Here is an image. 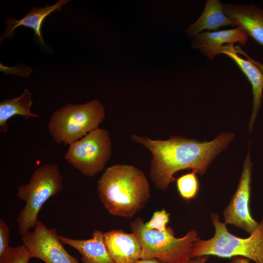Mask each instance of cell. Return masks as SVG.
I'll return each mask as SVG.
<instances>
[{
	"mask_svg": "<svg viewBox=\"0 0 263 263\" xmlns=\"http://www.w3.org/2000/svg\"><path fill=\"white\" fill-rule=\"evenodd\" d=\"M234 136L233 132H222L212 141L204 142L176 135L167 140H152L132 134L131 139L151 152L150 178L155 188L166 190L176 180L174 174L179 170L190 169L203 175L212 160L227 148Z\"/></svg>",
	"mask_w": 263,
	"mask_h": 263,
	"instance_id": "6da1fadb",
	"label": "cell"
},
{
	"mask_svg": "<svg viewBox=\"0 0 263 263\" xmlns=\"http://www.w3.org/2000/svg\"><path fill=\"white\" fill-rule=\"evenodd\" d=\"M102 204L112 215L132 218L146 205L150 186L144 173L136 167L116 164L107 168L97 182Z\"/></svg>",
	"mask_w": 263,
	"mask_h": 263,
	"instance_id": "7a4b0ae2",
	"label": "cell"
},
{
	"mask_svg": "<svg viewBox=\"0 0 263 263\" xmlns=\"http://www.w3.org/2000/svg\"><path fill=\"white\" fill-rule=\"evenodd\" d=\"M210 216L214 235L208 240L199 238L195 244L191 258L203 255L224 258L242 256L255 263H263V218L248 237L242 238L229 232L217 214L212 213Z\"/></svg>",
	"mask_w": 263,
	"mask_h": 263,
	"instance_id": "3957f363",
	"label": "cell"
},
{
	"mask_svg": "<svg viewBox=\"0 0 263 263\" xmlns=\"http://www.w3.org/2000/svg\"><path fill=\"white\" fill-rule=\"evenodd\" d=\"M144 224L138 217L130 224L132 232L140 242L142 259H155L161 263H185L191 258L195 244L199 239L195 230L178 238L170 227L166 231H160L148 229Z\"/></svg>",
	"mask_w": 263,
	"mask_h": 263,
	"instance_id": "277c9868",
	"label": "cell"
},
{
	"mask_svg": "<svg viewBox=\"0 0 263 263\" xmlns=\"http://www.w3.org/2000/svg\"><path fill=\"white\" fill-rule=\"evenodd\" d=\"M62 188L63 177L55 164L39 166L34 170L27 184L18 187L17 196L25 203L17 218L21 236L35 227L38 212L44 204Z\"/></svg>",
	"mask_w": 263,
	"mask_h": 263,
	"instance_id": "5b68a950",
	"label": "cell"
},
{
	"mask_svg": "<svg viewBox=\"0 0 263 263\" xmlns=\"http://www.w3.org/2000/svg\"><path fill=\"white\" fill-rule=\"evenodd\" d=\"M105 117V108L98 99L85 104L68 103L52 113L49 132L56 143L69 145L99 128Z\"/></svg>",
	"mask_w": 263,
	"mask_h": 263,
	"instance_id": "8992f818",
	"label": "cell"
},
{
	"mask_svg": "<svg viewBox=\"0 0 263 263\" xmlns=\"http://www.w3.org/2000/svg\"><path fill=\"white\" fill-rule=\"evenodd\" d=\"M111 155L110 133L97 128L70 144L64 159L83 175L93 177L104 169Z\"/></svg>",
	"mask_w": 263,
	"mask_h": 263,
	"instance_id": "52a82bcc",
	"label": "cell"
},
{
	"mask_svg": "<svg viewBox=\"0 0 263 263\" xmlns=\"http://www.w3.org/2000/svg\"><path fill=\"white\" fill-rule=\"evenodd\" d=\"M22 244L32 258L45 263H79L64 248L59 234L54 228H48L38 220L33 232L21 236Z\"/></svg>",
	"mask_w": 263,
	"mask_h": 263,
	"instance_id": "ba28073f",
	"label": "cell"
},
{
	"mask_svg": "<svg viewBox=\"0 0 263 263\" xmlns=\"http://www.w3.org/2000/svg\"><path fill=\"white\" fill-rule=\"evenodd\" d=\"M252 169V163L248 152L244 163L237 190L223 212L226 225H233L250 235L259 224L252 217L250 211Z\"/></svg>",
	"mask_w": 263,
	"mask_h": 263,
	"instance_id": "9c48e42d",
	"label": "cell"
},
{
	"mask_svg": "<svg viewBox=\"0 0 263 263\" xmlns=\"http://www.w3.org/2000/svg\"><path fill=\"white\" fill-rule=\"evenodd\" d=\"M108 251L115 263H134L142 259L140 242L132 232L112 229L103 233Z\"/></svg>",
	"mask_w": 263,
	"mask_h": 263,
	"instance_id": "30bf717a",
	"label": "cell"
},
{
	"mask_svg": "<svg viewBox=\"0 0 263 263\" xmlns=\"http://www.w3.org/2000/svg\"><path fill=\"white\" fill-rule=\"evenodd\" d=\"M247 40L245 31L238 26L229 30L202 32L193 37L191 44L194 49H198L211 60L220 54L224 45L238 42L244 46Z\"/></svg>",
	"mask_w": 263,
	"mask_h": 263,
	"instance_id": "8fae6325",
	"label": "cell"
},
{
	"mask_svg": "<svg viewBox=\"0 0 263 263\" xmlns=\"http://www.w3.org/2000/svg\"><path fill=\"white\" fill-rule=\"evenodd\" d=\"M225 15L263 46V9L253 4H223Z\"/></svg>",
	"mask_w": 263,
	"mask_h": 263,
	"instance_id": "7c38bea8",
	"label": "cell"
},
{
	"mask_svg": "<svg viewBox=\"0 0 263 263\" xmlns=\"http://www.w3.org/2000/svg\"><path fill=\"white\" fill-rule=\"evenodd\" d=\"M233 44H228L224 45L221 50L220 54H225L233 60L251 85L253 93V108L248 125V129L250 134L262 104L263 96V73L252 63L239 56L235 51Z\"/></svg>",
	"mask_w": 263,
	"mask_h": 263,
	"instance_id": "4fadbf2b",
	"label": "cell"
},
{
	"mask_svg": "<svg viewBox=\"0 0 263 263\" xmlns=\"http://www.w3.org/2000/svg\"><path fill=\"white\" fill-rule=\"evenodd\" d=\"M68 0H60L52 5H47L45 7H35L22 19L17 20L14 18L7 19L6 28L0 38L1 42L4 39L14 37V31L19 26L30 28L34 31V36L41 46L45 43L41 35V26L44 19L52 13L60 11L62 7L68 2Z\"/></svg>",
	"mask_w": 263,
	"mask_h": 263,
	"instance_id": "5bb4252c",
	"label": "cell"
},
{
	"mask_svg": "<svg viewBox=\"0 0 263 263\" xmlns=\"http://www.w3.org/2000/svg\"><path fill=\"white\" fill-rule=\"evenodd\" d=\"M59 238L63 244L79 252L83 263H115L108 251L101 230H94L91 238L86 240L74 239L61 235Z\"/></svg>",
	"mask_w": 263,
	"mask_h": 263,
	"instance_id": "9a60e30c",
	"label": "cell"
},
{
	"mask_svg": "<svg viewBox=\"0 0 263 263\" xmlns=\"http://www.w3.org/2000/svg\"><path fill=\"white\" fill-rule=\"evenodd\" d=\"M228 25L236 26L225 13L223 4L219 0H207L202 14L186 33L188 36L194 37L204 30H215Z\"/></svg>",
	"mask_w": 263,
	"mask_h": 263,
	"instance_id": "2e32d148",
	"label": "cell"
},
{
	"mask_svg": "<svg viewBox=\"0 0 263 263\" xmlns=\"http://www.w3.org/2000/svg\"><path fill=\"white\" fill-rule=\"evenodd\" d=\"M33 104L31 93L26 88L17 97L5 99L0 103V132H6L8 129L7 121L15 115H21L27 120L30 117L40 116L30 110Z\"/></svg>",
	"mask_w": 263,
	"mask_h": 263,
	"instance_id": "e0dca14e",
	"label": "cell"
},
{
	"mask_svg": "<svg viewBox=\"0 0 263 263\" xmlns=\"http://www.w3.org/2000/svg\"><path fill=\"white\" fill-rule=\"evenodd\" d=\"M196 173V171H192L176 179L178 191L181 197L186 200L194 199L198 193L199 184Z\"/></svg>",
	"mask_w": 263,
	"mask_h": 263,
	"instance_id": "ac0fdd59",
	"label": "cell"
},
{
	"mask_svg": "<svg viewBox=\"0 0 263 263\" xmlns=\"http://www.w3.org/2000/svg\"><path fill=\"white\" fill-rule=\"evenodd\" d=\"M31 258L28 250L22 244L10 247L5 254L0 256V263H28Z\"/></svg>",
	"mask_w": 263,
	"mask_h": 263,
	"instance_id": "d6986e66",
	"label": "cell"
},
{
	"mask_svg": "<svg viewBox=\"0 0 263 263\" xmlns=\"http://www.w3.org/2000/svg\"><path fill=\"white\" fill-rule=\"evenodd\" d=\"M169 219V214L166 210L162 209L155 211L150 220L145 223L144 225L150 229L166 231L170 227L167 226Z\"/></svg>",
	"mask_w": 263,
	"mask_h": 263,
	"instance_id": "ffe728a7",
	"label": "cell"
},
{
	"mask_svg": "<svg viewBox=\"0 0 263 263\" xmlns=\"http://www.w3.org/2000/svg\"><path fill=\"white\" fill-rule=\"evenodd\" d=\"M10 229L7 224L2 219H0V256L5 254L11 246H9Z\"/></svg>",
	"mask_w": 263,
	"mask_h": 263,
	"instance_id": "44dd1931",
	"label": "cell"
},
{
	"mask_svg": "<svg viewBox=\"0 0 263 263\" xmlns=\"http://www.w3.org/2000/svg\"><path fill=\"white\" fill-rule=\"evenodd\" d=\"M234 48H235V51L238 54L242 55L243 56H244L246 58L247 60H249L250 62H251L255 66H256L263 73V64L251 58L248 55L246 54L245 52H244L241 49L240 46L239 45L235 46L234 47Z\"/></svg>",
	"mask_w": 263,
	"mask_h": 263,
	"instance_id": "7402d4cb",
	"label": "cell"
},
{
	"mask_svg": "<svg viewBox=\"0 0 263 263\" xmlns=\"http://www.w3.org/2000/svg\"><path fill=\"white\" fill-rule=\"evenodd\" d=\"M208 258L209 256L207 255L197 256L191 258L185 263H206Z\"/></svg>",
	"mask_w": 263,
	"mask_h": 263,
	"instance_id": "603a6c76",
	"label": "cell"
},
{
	"mask_svg": "<svg viewBox=\"0 0 263 263\" xmlns=\"http://www.w3.org/2000/svg\"><path fill=\"white\" fill-rule=\"evenodd\" d=\"M134 263H161L155 259H142Z\"/></svg>",
	"mask_w": 263,
	"mask_h": 263,
	"instance_id": "cb8c5ba5",
	"label": "cell"
}]
</instances>
